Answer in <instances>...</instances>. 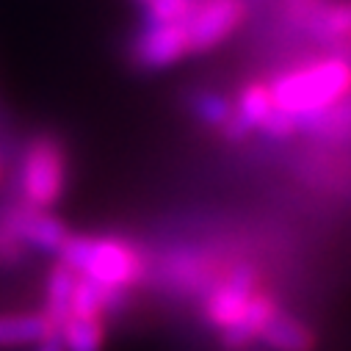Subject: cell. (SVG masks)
<instances>
[{"instance_id":"cell-1","label":"cell","mask_w":351,"mask_h":351,"mask_svg":"<svg viewBox=\"0 0 351 351\" xmlns=\"http://www.w3.org/2000/svg\"><path fill=\"white\" fill-rule=\"evenodd\" d=\"M66 269L75 274L89 277L106 288L130 291L144 277V257L141 252L117 235H75L64 241L56 254Z\"/></svg>"},{"instance_id":"cell-2","label":"cell","mask_w":351,"mask_h":351,"mask_svg":"<svg viewBox=\"0 0 351 351\" xmlns=\"http://www.w3.org/2000/svg\"><path fill=\"white\" fill-rule=\"evenodd\" d=\"M271 100L280 111L296 117L332 108L351 95V61L332 56L307 66L291 69L269 83Z\"/></svg>"},{"instance_id":"cell-3","label":"cell","mask_w":351,"mask_h":351,"mask_svg":"<svg viewBox=\"0 0 351 351\" xmlns=\"http://www.w3.org/2000/svg\"><path fill=\"white\" fill-rule=\"evenodd\" d=\"M66 191V149L58 136H34L17 158L12 197L23 205L53 210Z\"/></svg>"},{"instance_id":"cell-4","label":"cell","mask_w":351,"mask_h":351,"mask_svg":"<svg viewBox=\"0 0 351 351\" xmlns=\"http://www.w3.org/2000/svg\"><path fill=\"white\" fill-rule=\"evenodd\" d=\"M12 232L17 235V241L28 249V252H42V254H58L64 241L69 238V227L64 224V219H58L53 210H42V208H31L17 202L12 194L0 202Z\"/></svg>"},{"instance_id":"cell-5","label":"cell","mask_w":351,"mask_h":351,"mask_svg":"<svg viewBox=\"0 0 351 351\" xmlns=\"http://www.w3.org/2000/svg\"><path fill=\"white\" fill-rule=\"evenodd\" d=\"M243 20L241 0H205L194 3L189 17L183 20L189 53H208L219 47Z\"/></svg>"},{"instance_id":"cell-6","label":"cell","mask_w":351,"mask_h":351,"mask_svg":"<svg viewBox=\"0 0 351 351\" xmlns=\"http://www.w3.org/2000/svg\"><path fill=\"white\" fill-rule=\"evenodd\" d=\"M189 53V39L183 23L174 25H155V28H141V34L133 42L130 58L141 69H163L178 64Z\"/></svg>"},{"instance_id":"cell-7","label":"cell","mask_w":351,"mask_h":351,"mask_svg":"<svg viewBox=\"0 0 351 351\" xmlns=\"http://www.w3.org/2000/svg\"><path fill=\"white\" fill-rule=\"evenodd\" d=\"M257 293V271L249 266L235 269L224 282H219L205 302V318L208 324L224 329L235 321V315L246 307V302Z\"/></svg>"},{"instance_id":"cell-8","label":"cell","mask_w":351,"mask_h":351,"mask_svg":"<svg viewBox=\"0 0 351 351\" xmlns=\"http://www.w3.org/2000/svg\"><path fill=\"white\" fill-rule=\"evenodd\" d=\"M277 310H280V307H277L274 296L257 291V293L246 302V307L235 315V321L221 329V343H224L227 348H232V351L246 348L249 343H254V340L260 337V329L266 326V321H269Z\"/></svg>"},{"instance_id":"cell-9","label":"cell","mask_w":351,"mask_h":351,"mask_svg":"<svg viewBox=\"0 0 351 351\" xmlns=\"http://www.w3.org/2000/svg\"><path fill=\"white\" fill-rule=\"evenodd\" d=\"M257 340H263L271 351H313L315 348V332L304 321H299L282 310H277L266 321Z\"/></svg>"},{"instance_id":"cell-10","label":"cell","mask_w":351,"mask_h":351,"mask_svg":"<svg viewBox=\"0 0 351 351\" xmlns=\"http://www.w3.org/2000/svg\"><path fill=\"white\" fill-rule=\"evenodd\" d=\"M75 280L77 274L72 269H66L64 263L58 260L56 266L47 274L45 282V307L39 310L56 329L64 324V318L69 315V304H72V291H75Z\"/></svg>"},{"instance_id":"cell-11","label":"cell","mask_w":351,"mask_h":351,"mask_svg":"<svg viewBox=\"0 0 351 351\" xmlns=\"http://www.w3.org/2000/svg\"><path fill=\"white\" fill-rule=\"evenodd\" d=\"M50 329H56V326L42 313H12V315H0V348L34 346Z\"/></svg>"},{"instance_id":"cell-12","label":"cell","mask_w":351,"mask_h":351,"mask_svg":"<svg viewBox=\"0 0 351 351\" xmlns=\"http://www.w3.org/2000/svg\"><path fill=\"white\" fill-rule=\"evenodd\" d=\"M66 351H103L106 346V318L69 313L58 326Z\"/></svg>"},{"instance_id":"cell-13","label":"cell","mask_w":351,"mask_h":351,"mask_svg":"<svg viewBox=\"0 0 351 351\" xmlns=\"http://www.w3.org/2000/svg\"><path fill=\"white\" fill-rule=\"evenodd\" d=\"M277 111L274 100H271V92L266 83H249L243 86V92L238 95V106H235V114L252 128V130H260L271 119V114Z\"/></svg>"},{"instance_id":"cell-14","label":"cell","mask_w":351,"mask_h":351,"mask_svg":"<svg viewBox=\"0 0 351 351\" xmlns=\"http://www.w3.org/2000/svg\"><path fill=\"white\" fill-rule=\"evenodd\" d=\"M191 9H194V0H144V20H141V28L183 23Z\"/></svg>"},{"instance_id":"cell-15","label":"cell","mask_w":351,"mask_h":351,"mask_svg":"<svg viewBox=\"0 0 351 351\" xmlns=\"http://www.w3.org/2000/svg\"><path fill=\"white\" fill-rule=\"evenodd\" d=\"M313 28L326 42H343L351 36V6H329L313 17Z\"/></svg>"},{"instance_id":"cell-16","label":"cell","mask_w":351,"mask_h":351,"mask_svg":"<svg viewBox=\"0 0 351 351\" xmlns=\"http://www.w3.org/2000/svg\"><path fill=\"white\" fill-rule=\"evenodd\" d=\"M28 249L17 241V235L12 232V227H9V221H6V216H3V210H0V271H14V269H20L23 263L28 260Z\"/></svg>"},{"instance_id":"cell-17","label":"cell","mask_w":351,"mask_h":351,"mask_svg":"<svg viewBox=\"0 0 351 351\" xmlns=\"http://www.w3.org/2000/svg\"><path fill=\"white\" fill-rule=\"evenodd\" d=\"M194 114L199 122L210 125V128H221L224 119L232 114V106L230 100H224L221 95H213V92H202L194 97Z\"/></svg>"},{"instance_id":"cell-18","label":"cell","mask_w":351,"mask_h":351,"mask_svg":"<svg viewBox=\"0 0 351 351\" xmlns=\"http://www.w3.org/2000/svg\"><path fill=\"white\" fill-rule=\"evenodd\" d=\"M221 130V136L227 138V141H232V144H238V141H246L249 136H252V128L235 114V108H232V114L224 119V125L219 128Z\"/></svg>"},{"instance_id":"cell-19","label":"cell","mask_w":351,"mask_h":351,"mask_svg":"<svg viewBox=\"0 0 351 351\" xmlns=\"http://www.w3.org/2000/svg\"><path fill=\"white\" fill-rule=\"evenodd\" d=\"M34 351H66L64 348V340H61V332L58 329H50L39 343H34Z\"/></svg>"},{"instance_id":"cell-20","label":"cell","mask_w":351,"mask_h":351,"mask_svg":"<svg viewBox=\"0 0 351 351\" xmlns=\"http://www.w3.org/2000/svg\"><path fill=\"white\" fill-rule=\"evenodd\" d=\"M138 3H144V0H138Z\"/></svg>"}]
</instances>
